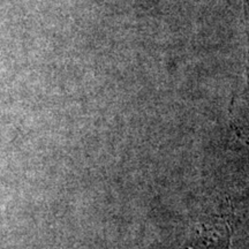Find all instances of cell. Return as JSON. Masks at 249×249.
<instances>
[{"mask_svg": "<svg viewBox=\"0 0 249 249\" xmlns=\"http://www.w3.org/2000/svg\"><path fill=\"white\" fill-rule=\"evenodd\" d=\"M233 222L227 217L198 223L183 249H231Z\"/></svg>", "mask_w": 249, "mask_h": 249, "instance_id": "cell-1", "label": "cell"}, {"mask_svg": "<svg viewBox=\"0 0 249 249\" xmlns=\"http://www.w3.org/2000/svg\"><path fill=\"white\" fill-rule=\"evenodd\" d=\"M247 1V5H248V12H249V0H246Z\"/></svg>", "mask_w": 249, "mask_h": 249, "instance_id": "cell-2", "label": "cell"}]
</instances>
